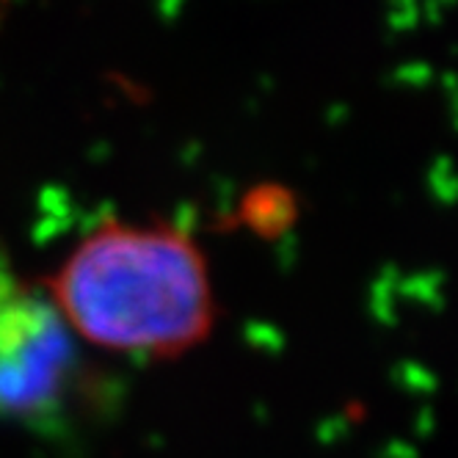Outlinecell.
Wrapping results in <instances>:
<instances>
[{
	"instance_id": "6da1fadb",
	"label": "cell",
	"mask_w": 458,
	"mask_h": 458,
	"mask_svg": "<svg viewBox=\"0 0 458 458\" xmlns=\"http://www.w3.org/2000/svg\"><path fill=\"white\" fill-rule=\"evenodd\" d=\"M42 290L75 340L130 359H180L218 320L208 254L174 224L103 221Z\"/></svg>"
},
{
	"instance_id": "7a4b0ae2",
	"label": "cell",
	"mask_w": 458,
	"mask_h": 458,
	"mask_svg": "<svg viewBox=\"0 0 458 458\" xmlns=\"http://www.w3.org/2000/svg\"><path fill=\"white\" fill-rule=\"evenodd\" d=\"M75 343L42 284L0 259V417L55 411L75 378Z\"/></svg>"
},
{
	"instance_id": "3957f363",
	"label": "cell",
	"mask_w": 458,
	"mask_h": 458,
	"mask_svg": "<svg viewBox=\"0 0 458 458\" xmlns=\"http://www.w3.org/2000/svg\"><path fill=\"white\" fill-rule=\"evenodd\" d=\"M296 218H299V199H296V193L284 185L263 182L241 196L238 221L257 238H266V241L282 238L287 229L296 224Z\"/></svg>"
}]
</instances>
